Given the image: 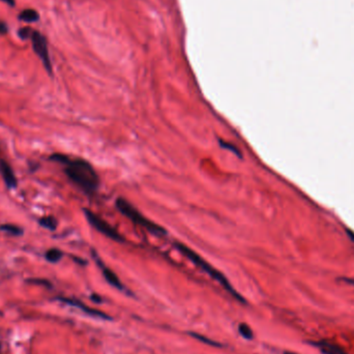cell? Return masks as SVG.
Returning <instances> with one entry per match:
<instances>
[{
	"instance_id": "cell-1",
	"label": "cell",
	"mask_w": 354,
	"mask_h": 354,
	"mask_svg": "<svg viewBox=\"0 0 354 354\" xmlns=\"http://www.w3.org/2000/svg\"><path fill=\"white\" fill-rule=\"evenodd\" d=\"M50 160L63 164L65 166V173L69 177V180L84 193L90 195L97 191L100 186L99 175L87 161L81 159L71 160L62 153L52 154Z\"/></svg>"
},
{
	"instance_id": "cell-2",
	"label": "cell",
	"mask_w": 354,
	"mask_h": 354,
	"mask_svg": "<svg viewBox=\"0 0 354 354\" xmlns=\"http://www.w3.org/2000/svg\"><path fill=\"white\" fill-rule=\"evenodd\" d=\"M176 249L179 250L185 257H187L191 262H193L196 266H198L201 270H203L204 272H206L211 279H213L214 281H217L219 284H221V286L224 287V289L226 291H228L232 297L238 300L241 303H246L245 299L242 297L240 293L236 292V290L232 287V285L229 283V281L227 280V278L220 272L219 270H217L213 266H211L206 260H204L199 254H197L195 251H193L192 249H190L189 247L179 243L175 245Z\"/></svg>"
},
{
	"instance_id": "cell-3",
	"label": "cell",
	"mask_w": 354,
	"mask_h": 354,
	"mask_svg": "<svg viewBox=\"0 0 354 354\" xmlns=\"http://www.w3.org/2000/svg\"><path fill=\"white\" fill-rule=\"evenodd\" d=\"M116 207L122 214L132 221L135 225L142 227L143 229L147 230L148 232L154 234L155 236H164L166 235L167 231L160 225L155 224L154 222L149 221L145 218L137 208H135L129 201L124 198H118L116 200Z\"/></svg>"
},
{
	"instance_id": "cell-4",
	"label": "cell",
	"mask_w": 354,
	"mask_h": 354,
	"mask_svg": "<svg viewBox=\"0 0 354 354\" xmlns=\"http://www.w3.org/2000/svg\"><path fill=\"white\" fill-rule=\"evenodd\" d=\"M84 214L86 217L87 222L92 226V228H94L97 232L105 235L106 238L115 242H120V243L125 241L120 232H118L112 225H110L106 220L97 215L96 213L85 208Z\"/></svg>"
},
{
	"instance_id": "cell-5",
	"label": "cell",
	"mask_w": 354,
	"mask_h": 354,
	"mask_svg": "<svg viewBox=\"0 0 354 354\" xmlns=\"http://www.w3.org/2000/svg\"><path fill=\"white\" fill-rule=\"evenodd\" d=\"M29 37L32 41V46H33L34 52L40 57V59L42 61L47 72L51 75L52 74V65L50 62L49 52H48V45H47V41H46L45 36L35 30H31Z\"/></svg>"
},
{
	"instance_id": "cell-6",
	"label": "cell",
	"mask_w": 354,
	"mask_h": 354,
	"mask_svg": "<svg viewBox=\"0 0 354 354\" xmlns=\"http://www.w3.org/2000/svg\"><path fill=\"white\" fill-rule=\"evenodd\" d=\"M56 300L59 301V302L64 303V304H67V305H69V306L78 308L79 310H81V311H83L84 313H86V314H88V315H91V316H93V317H99V318L107 319V320H110V319H111V317H109L108 315H106L104 312L99 311V310H95V309H91V308L87 307L86 305H84L83 303H81V302L78 301V300H75V299H68V298H62V297L56 298Z\"/></svg>"
},
{
	"instance_id": "cell-7",
	"label": "cell",
	"mask_w": 354,
	"mask_h": 354,
	"mask_svg": "<svg viewBox=\"0 0 354 354\" xmlns=\"http://www.w3.org/2000/svg\"><path fill=\"white\" fill-rule=\"evenodd\" d=\"M0 175L3 176V180L7 186L8 189L13 190L16 189L18 187V181H17V177L12 169V167L10 166V164L0 159Z\"/></svg>"
},
{
	"instance_id": "cell-8",
	"label": "cell",
	"mask_w": 354,
	"mask_h": 354,
	"mask_svg": "<svg viewBox=\"0 0 354 354\" xmlns=\"http://www.w3.org/2000/svg\"><path fill=\"white\" fill-rule=\"evenodd\" d=\"M92 256H93V258L95 259V262H96L97 266L101 268V270H102V272H103V276H104V278L106 279V281H107L110 285H112L113 287L117 288L118 290H124V285H123V283L121 282V280L118 279V277H117L109 267H107V266L105 265V263L100 259V257H97V255H96L95 253H92Z\"/></svg>"
},
{
	"instance_id": "cell-9",
	"label": "cell",
	"mask_w": 354,
	"mask_h": 354,
	"mask_svg": "<svg viewBox=\"0 0 354 354\" xmlns=\"http://www.w3.org/2000/svg\"><path fill=\"white\" fill-rule=\"evenodd\" d=\"M312 345L318 348L322 354H348L343 347L327 340H320L312 343Z\"/></svg>"
},
{
	"instance_id": "cell-10",
	"label": "cell",
	"mask_w": 354,
	"mask_h": 354,
	"mask_svg": "<svg viewBox=\"0 0 354 354\" xmlns=\"http://www.w3.org/2000/svg\"><path fill=\"white\" fill-rule=\"evenodd\" d=\"M64 257V252L59 249H50L46 252L45 258L50 263H57Z\"/></svg>"
},
{
	"instance_id": "cell-11",
	"label": "cell",
	"mask_w": 354,
	"mask_h": 354,
	"mask_svg": "<svg viewBox=\"0 0 354 354\" xmlns=\"http://www.w3.org/2000/svg\"><path fill=\"white\" fill-rule=\"evenodd\" d=\"M0 231L9 233L13 236H21L24 233V230L19 226L12 225V224H4L0 226Z\"/></svg>"
},
{
	"instance_id": "cell-12",
	"label": "cell",
	"mask_w": 354,
	"mask_h": 354,
	"mask_svg": "<svg viewBox=\"0 0 354 354\" xmlns=\"http://www.w3.org/2000/svg\"><path fill=\"white\" fill-rule=\"evenodd\" d=\"M38 224L45 228V229H48V230H51V231H54L56 228H57V221L54 217H43L38 220Z\"/></svg>"
},
{
	"instance_id": "cell-13",
	"label": "cell",
	"mask_w": 354,
	"mask_h": 354,
	"mask_svg": "<svg viewBox=\"0 0 354 354\" xmlns=\"http://www.w3.org/2000/svg\"><path fill=\"white\" fill-rule=\"evenodd\" d=\"M19 18L25 22L31 23L38 20V14L34 10H25L20 14Z\"/></svg>"
},
{
	"instance_id": "cell-14",
	"label": "cell",
	"mask_w": 354,
	"mask_h": 354,
	"mask_svg": "<svg viewBox=\"0 0 354 354\" xmlns=\"http://www.w3.org/2000/svg\"><path fill=\"white\" fill-rule=\"evenodd\" d=\"M239 331L240 333L247 340H252L253 339V331L251 329V327L246 324V323H241L240 326H239Z\"/></svg>"
},
{
	"instance_id": "cell-15",
	"label": "cell",
	"mask_w": 354,
	"mask_h": 354,
	"mask_svg": "<svg viewBox=\"0 0 354 354\" xmlns=\"http://www.w3.org/2000/svg\"><path fill=\"white\" fill-rule=\"evenodd\" d=\"M192 337H194V338H196L198 341H200V342H203V343H205V344H208V345H212V346H215V347H219V346H221V344H219V343H217V342H214V341H212V340H210V339H207L206 337H204V336H201V335H198V333H193V332H191L190 333Z\"/></svg>"
},
{
	"instance_id": "cell-16",
	"label": "cell",
	"mask_w": 354,
	"mask_h": 354,
	"mask_svg": "<svg viewBox=\"0 0 354 354\" xmlns=\"http://www.w3.org/2000/svg\"><path fill=\"white\" fill-rule=\"evenodd\" d=\"M220 143H221V146L223 147V148H225V149H228V150H230V151H232L234 154H236V155H239L240 158H242V154L240 153V150L238 149V147H236V146H234L233 144H231V143H228V142H224L223 140H220Z\"/></svg>"
},
{
	"instance_id": "cell-17",
	"label": "cell",
	"mask_w": 354,
	"mask_h": 354,
	"mask_svg": "<svg viewBox=\"0 0 354 354\" xmlns=\"http://www.w3.org/2000/svg\"><path fill=\"white\" fill-rule=\"evenodd\" d=\"M27 282L33 285H40V286H45L47 288H52V284L49 281L44 280V279H31V280H28Z\"/></svg>"
},
{
	"instance_id": "cell-18",
	"label": "cell",
	"mask_w": 354,
	"mask_h": 354,
	"mask_svg": "<svg viewBox=\"0 0 354 354\" xmlns=\"http://www.w3.org/2000/svg\"><path fill=\"white\" fill-rule=\"evenodd\" d=\"M8 30L7 26L4 23H0V33H6Z\"/></svg>"
},
{
	"instance_id": "cell-19",
	"label": "cell",
	"mask_w": 354,
	"mask_h": 354,
	"mask_svg": "<svg viewBox=\"0 0 354 354\" xmlns=\"http://www.w3.org/2000/svg\"><path fill=\"white\" fill-rule=\"evenodd\" d=\"M284 354H299V353H295V352H291V351H286V352H284Z\"/></svg>"
},
{
	"instance_id": "cell-20",
	"label": "cell",
	"mask_w": 354,
	"mask_h": 354,
	"mask_svg": "<svg viewBox=\"0 0 354 354\" xmlns=\"http://www.w3.org/2000/svg\"><path fill=\"white\" fill-rule=\"evenodd\" d=\"M0 349H2V344H0Z\"/></svg>"
},
{
	"instance_id": "cell-21",
	"label": "cell",
	"mask_w": 354,
	"mask_h": 354,
	"mask_svg": "<svg viewBox=\"0 0 354 354\" xmlns=\"http://www.w3.org/2000/svg\"><path fill=\"white\" fill-rule=\"evenodd\" d=\"M353 284H354V282H353Z\"/></svg>"
}]
</instances>
